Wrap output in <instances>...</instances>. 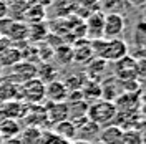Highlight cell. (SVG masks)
I'll return each mask as SVG.
<instances>
[{
    "instance_id": "41",
    "label": "cell",
    "mask_w": 146,
    "mask_h": 144,
    "mask_svg": "<svg viewBox=\"0 0 146 144\" xmlns=\"http://www.w3.org/2000/svg\"><path fill=\"white\" fill-rule=\"evenodd\" d=\"M28 2H30V0H28Z\"/></svg>"
},
{
    "instance_id": "1",
    "label": "cell",
    "mask_w": 146,
    "mask_h": 144,
    "mask_svg": "<svg viewBox=\"0 0 146 144\" xmlns=\"http://www.w3.org/2000/svg\"><path fill=\"white\" fill-rule=\"evenodd\" d=\"M93 55L96 58H101L105 61H118L128 55V45L123 38H115V40H91L90 42Z\"/></svg>"
},
{
    "instance_id": "32",
    "label": "cell",
    "mask_w": 146,
    "mask_h": 144,
    "mask_svg": "<svg viewBox=\"0 0 146 144\" xmlns=\"http://www.w3.org/2000/svg\"><path fill=\"white\" fill-rule=\"evenodd\" d=\"M138 96H139V101L146 103V88H141V90H139V93H138Z\"/></svg>"
},
{
    "instance_id": "16",
    "label": "cell",
    "mask_w": 146,
    "mask_h": 144,
    "mask_svg": "<svg viewBox=\"0 0 146 144\" xmlns=\"http://www.w3.org/2000/svg\"><path fill=\"white\" fill-rule=\"evenodd\" d=\"M28 9V0H13L7 5V18L15 22H23Z\"/></svg>"
},
{
    "instance_id": "23",
    "label": "cell",
    "mask_w": 146,
    "mask_h": 144,
    "mask_svg": "<svg viewBox=\"0 0 146 144\" xmlns=\"http://www.w3.org/2000/svg\"><path fill=\"white\" fill-rule=\"evenodd\" d=\"M17 134H20V126L17 119H2L0 121V137L12 139Z\"/></svg>"
},
{
    "instance_id": "2",
    "label": "cell",
    "mask_w": 146,
    "mask_h": 144,
    "mask_svg": "<svg viewBox=\"0 0 146 144\" xmlns=\"http://www.w3.org/2000/svg\"><path fill=\"white\" fill-rule=\"evenodd\" d=\"M116 106L113 101H106V99H96L88 104L86 109V118L88 121L98 124L100 127L108 126L116 119Z\"/></svg>"
},
{
    "instance_id": "30",
    "label": "cell",
    "mask_w": 146,
    "mask_h": 144,
    "mask_svg": "<svg viewBox=\"0 0 146 144\" xmlns=\"http://www.w3.org/2000/svg\"><path fill=\"white\" fill-rule=\"evenodd\" d=\"M33 2H35V3H38L40 7H43V9H45V7H48V5H52V3H55V0H33Z\"/></svg>"
},
{
    "instance_id": "15",
    "label": "cell",
    "mask_w": 146,
    "mask_h": 144,
    "mask_svg": "<svg viewBox=\"0 0 146 144\" xmlns=\"http://www.w3.org/2000/svg\"><path fill=\"white\" fill-rule=\"evenodd\" d=\"M101 127L91 121H86L85 124H82L80 127H76V139L78 141H85V143H93L98 134H100Z\"/></svg>"
},
{
    "instance_id": "13",
    "label": "cell",
    "mask_w": 146,
    "mask_h": 144,
    "mask_svg": "<svg viewBox=\"0 0 146 144\" xmlns=\"http://www.w3.org/2000/svg\"><path fill=\"white\" fill-rule=\"evenodd\" d=\"M100 86H101V99H106V101H115L123 93L121 91V83L115 76L105 80L103 85H100Z\"/></svg>"
},
{
    "instance_id": "11",
    "label": "cell",
    "mask_w": 146,
    "mask_h": 144,
    "mask_svg": "<svg viewBox=\"0 0 146 144\" xmlns=\"http://www.w3.org/2000/svg\"><path fill=\"white\" fill-rule=\"evenodd\" d=\"M123 131L125 129L116 126V124H108V126L101 127L100 134H98V141H101L103 144H119Z\"/></svg>"
},
{
    "instance_id": "36",
    "label": "cell",
    "mask_w": 146,
    "mask_h": 144,
    "mask_svg": "<svg viewBox=\"0 0 146 144\" xmlns=\"http://www.w3.org/2000/svg\"><path fill=\"white\" fill-rule=\"evenodd\" d=\"M2 75H3V66L0 65V76H2Z\"/></svg>"
},
{
    "instance_id": "38",
    "label": "cell",
    "mask_w": 146,
    "mask_h": 144,
    "mask_svg": "<svg viewBox=\"0 0 146 144\" xmlns=\"http://www.w3.org/2000/svg\"><path fill=\"white\" fill-rule=\"evenodd\" d=\"M145 20H146V7H145Z\"/></svg>"
},
{
    "instance_id": "25",
    "label": "cell",
    "mask_w": 146,
    "mask_h": 144,
    "mask_svg": "<svg viewBox=\"0 0 146 144\" xmlns=\"http://www.w3.org/2000/svg\"><path fill=\"white\" fill-rule=\"evenodd\" d=\"M119 144H143V141H141V137L133 129H126V131H123L121 143Z\"/></svg>"
},
{
    "instance_id": "4",
    "label": "cell",
    "mask_w": 146,
    "mask_h": 144,
    "mask_svg": "<svg viewBox=\"0 0 146 144\" xmlns=\"http://www.w3.org/2000/svg\"><path fill=\"white\" fill-rule=\"evenodd\" d=\"M18 98H23L27 103L40 104L45 99V85L38 78L22 83L18 85Z\"/></svg>"
},
{
    "instance_id": "39",
    "label": "cell",
    "mask_w": 146,
    "mask_h": 144,
    "mask_svg": "<svg viewBox=\"0 0 146 144\" xmlns=\"http://www.w3.org/2000/svg\"><path fill=\"white\" fill-rule=\"evenodd\" d=\"M143 144H146V141H145V143H143Z\"/></svg>"
},
{
    "instance_id": "10",
    "label": "cell",
    "mask_w": 146,
    "mask_h": 144,
    "mask_svg": "<svg viewBox=\"0 0 146 144\" xmlns=\"http://www.w3.org/2000/svg\"><path fill=\"white\" fill-rule=\"evenodd\" d=\"M46 121L50 124H58L68 119V104L66 103H48L45 106Z\"/></svg>"
},
{
    "instance_id": "24",
    "label": "cell",
    "mask_w": 146,
    "mask_h": 144,
    "mask_svg": "<svg viewBox=\"0 0 146 144\" xmlns=\"http://www.w3.org/2000/svg\"><path fill=\"white\" fill-rule=\"evenodd\" d=\"M53 56H55V60H56L58 63H62V65L73 63V46L66 45V43L58 45L53 50Z\"/></svg>"
},
{
    "instance_id": "20",
    "label": "cell",
    "mask_w": 146,
    "mask_h": 144,
    "mask_svg": "<svg viewBox=\"0 0 146 144\" xmlns=\"http://www.w3.org/2000/svg\"><path fill=\"white\" fill-rule=\"evenodd\" d=\"M56 73H58L56 66H53L48 61H43V63H40V66H36V78L42 81L43 85L56 80Z\"/></svg>"
},
{
    "instance_id": "9",
    "label": "cell",
    "mask_w": 146,
    "mask_h": 144,
    "mask_svg": "<svg viewBox=\"0 0 146 144\" xmlns=\"http://www.w3.org/2000/svg\"><path fill=\"white\" fill-rule=\"evenodd\" d=\"M45 98L48 103H66L68 98V91L65 88L63 81L55 80L45 85Z\"/></svg>"
},
{
    "instance_id": "6",
    "label": "cell",
    "mask_w": 146,
    "mask_h": 144,
    "mask_svg": "<svg viewBox=\"0 0 146 144\" xmlns=\"http://www.w3.org/2000/svg\"><path fill=\"white\" fill-rule=\"evenodd\" d=\"M103 23H105V13L101 10L91 12L85 20V35L91 40L103 38Z\"/></svg>"
},
{
    "instance_id": "40",
    "label": "cell",
    "mask_w": 146,
    "mask_h": 144,
    "mask_svg": "<svg viewBox=\"0 0 146 144\" xmlns=\"http://www.w3.org/2000/svg\"><path fill=\"white\" fill-rule=\"evenodd\" d=\"M0 141H2V137H0Z\"/></svg>"
},
{
    "instance_id": "37",
    "label": "cell",
    "mask_w": 146,
    "mask_h": 144,
    "mask_svg": "<svg viewBox=\"0 0 146 144\" xmlns=\"http://www.w3.org/2000/svg\"><path fill=\"white\" fill-rule=\"evenodd\" d=\"M91 144H103L101 141H95V143H91Z\"/></svg>"
},
{
    "instance_id": "31",
    "label": "cell",
    "mask_w": 146,
    "mask_h": 144,
    "mask_svg": "<svg viewBox=\"0 0 146 144\" xmlns=\"http://www.w3.org/2000/svg\"><path fill=\"white\" fill-rule=\"evenodd\" d=\"M100 0H80V5L82 7H91V5H96Z\"/></svg>"
},
{
    "instance_id": "12",
    "label": "cell",
    "mask_w": 146,
    "mask_h": 144,
    "mask_svg": "<svg viewBox=\"0 0 146 144\" xmlns=\"http://www.w3.org/2000/svg\"><path fill=\"white\" fill-rule=\"evenodd\" d=\"M93 58H95V55H93L90 42H82V43L78 42L76 45L73 46V61L75 63H80V65L86 66Z\"/></svg>"
},
{
    "instance_id": "21",
    "label": "cell",
    "mask_w": 146,
    "mask_h": 144,
    "mask_svg": "<svg viewBox=\"0 0 146 144\" xmlns=\"http://www.w3.org/2000/svg\"><path fill=\"white\" fill-rule=\"evenodd\" d=\"M80 93H82L83 99H85L86 103H88V99H93V101L101 99V86H100V83H96V81L88 80L85 85H82Z\"/></svg>"
},
{
    "instance_id": "33",
    "label": "cell",
    "mask_w": 146,
    "mask_h": 144,
    "mask_svg": "<svg viewBox=\"0 0 146 144\" xmlns=\"http://www.w3.org/2000/svg\"><path fill=\"white\" fill-rule=\"evenodd\" d=\"M72 144H90V143H85V141H78V139H75Z\"/></svg>"
},
{
    "instance_id": "35",
    "label": "cell",
    "mask_w": 146,
    "mask_h": 144,
    "mask_svg": "<svg viewBox=\"0 0 146 144\" xmlns=\"http://www.w3.org/2000/svg\"><path fill=\"white\" fill-rule=\"evenodd\" d=\"M2 2H3V3H5V5H9L10 2H13V0H2Z\"/></svg>"
},
{
    "instance_id": "5",
    "label": "cell",
    "mask_w": 146,
    "mask_h": 144,
    "mask_svg": "<svg viewBox=\"0 0 146 144\" xmlns=\"http://www.w3.org/2000/svg\"><path fill=\"white\" fill-rule=\"evenodd\" d=\"M126 28V20L123 13H106L105 23H103V38L105 40H115L121 38L123 32Z\"/></svg>"
},
{
    "instance_id": "17",
    "label": "cell",
    "mask_w": 146,
    "mask_h": 144,
    "mask_svg": "<svg viewBox=\"0 0 146 144\" xmlns=\"http://www.w3.org/2000/svg\"><path fill=\"white\" fill-rule=\"evenodd\" d=\"M103 71H106V61L101 60V58H96V56H95L90 63L86 65V75H88L90 81L100 83L101 76L105 75Z\"/></svg>"
},
{
    "instance_id": "29",
    "label": "cell",
    "mask_w": 146,
    "mask_h": 144,
    "mask_svg": "<svg viewBox=\"0 0 146 144\" xmlns=\"http://www.w3.org/2000/svg\"><path fill=\"white\" fill-rule=\"evenodd\" d=\"M3 18H7V5L0 0V20H3Z\"/></svg>"
},
{
    "instance_id": "34",
    "label": "cell",
    "mask_w": 146,
    "mask_h": 144,
    "mask_svg": "<svg viewBox=\"0 0 146 144\" xmlns=\"http://www.w3.org/2000/svg\"><path fill=\"white\" fill-rule=\"evenodd\" d=\"M139 108L143 109V114H146V104H143V106H139Z\"/></svg>"
},
{
    "instance_id": "19",
    "label": "cell",
    "mask_w": 146,
    "mask_h": 144,
    "mask_svg": "<svg viewBox=\"0 0 146 144\" xmlns=\"http://www.w3.org/2000/svg\"><path fill=\"white\" fill-rule=\"evenodd\" d=\"M55 134L70 143V141L76 139V127L70 119H66V121H62V123L55 124Z\"/></svg>"
},
{
    "instance_id": "14",
    "label": "cell",
    "mask_w": 146,
    "mask_h": 144,
    "mask_svg": "<svg viewBox=\"0 0 146 144\" xmlns=\"http://www.w3.org/2000/svg\"><path fill=\"white\" fill-rule=\"evenodd\" d=\"M22 61V53H20V48L13 45L5 46L3 50H0V65L3 68H12L17 63Z\"/></svg>"
},
{
    "instance_id": "8",
    "label": "cell",
    "mask_w": 146,
    "mask_h": 144,
    "mask_svg": "<svg viewBox=\"0 0 146 144\" xmlns=\"http://www.w3.org/2000/svg\"><path fill=\"white\" fill-rule=\"evenodd\" d=\"M115 78L118 81H128V80H138L136 78V60L133 56L126 55L118 61H115Z\"/></svg>"
},
{
    "instance_id": "3",
    "label": "cell",
    "mask_w": 146,
    "mask_h": 144,
    "mask_svg": "<svg viewBox=\"0 0 146 144\" xmlns=\"http://www.w3.org/2000/svg\"><path fill=\"white\" fill-rule=\"evenodd\" d=\"M0 35L10 43H20L25 42L28 36V28L25 22H15L10 18L0 20Z\"/></svg>"
},
{
    "instance_id": "28",
    "label": "cell",
    "mask_w": 146,
    "mask_h": 144,
    "mask_svg": "<svg viewBox=\"0 0 146 144\" xmlns=\"http://www.w3.org/2000/svg\"><path fill=\"white\" fill-rule=\"evenodd\" d=\"M126 2L135 9H145L146 7V0H126Z\"/></svg>"
},
{
    "instance_id": "7",
    "label": "cell",
    "mask_w": 146,
    "mask_h": 144,
    "mask_svg": "<svg viewBox=\"0 0 146 144\" xmlns=\"http://www.w3.org/2000/svg\"><path fill=\"white\" fill-rule=\"evenodd\" d=\"M10 70H12V75L9 76L7 81L13 83V85H22L28 80L36 78V66L30 61H20L15 66H12Z\"/></svg>"
},
{
    "instance_id": "18",
    "label": "cell",
    "mask_w": 146,
    "mask_h": 144,
    "mask_svg": "<svg viewBox=\"0 0 146 144\" xmlns=\"http://www.w3.org/2000/svg\"><path fill=\"white\" fill-rule=\"evenodd\" d=\"M46 17V12L43 7H40L38 3H35L33 0L28 2V9L25 13V23H42Z\"/></svg>"
},
{
    "instance_id": "26",
    "label": "cell",
    "mask_w": 146,
    "mask_h": 144,
    "mask_svg": "<svg viewBox=\"0 0 146 144\" xmlns=\"http://www.w3.org/2000/svg\"><path fill=\"white\" fill-rule=\"evenodd\" d=\"M136 78H146V60H136Z\"/></svg>"
},
{
    "instance_id": "22",
    "label": "cell",
    "mask_w": 146,
    "mask_h": 144,
    "mask_svg": "<svg viewBox=\"0 0 146 144\" xmlns=\"http://www.w3.org/2000/svg\"><path fill=\"white\" fill-rule=\"evenodd\" d=\"M42 131H40V127H35V126H28L27 129H23V131H20V137H18V141L20 144H40L42 141Z\"/></svg>"
},
{
    "instance_id": "27",
    "label": "cell",
    "mask_w": 146,
    "mask_h": 144,
    "mask_svg": "<svg viewBox=\"0 0 146 144\" xmlns=\"http://www.w3.org/2000/svg\"><path fill=\"white\" fill-rule=\"evenodd\" d=\"M101 3H103V10L108 9V13H116L115 12V5H121L123 3V0H101Z\"/></svg>"
}]
</instances>
